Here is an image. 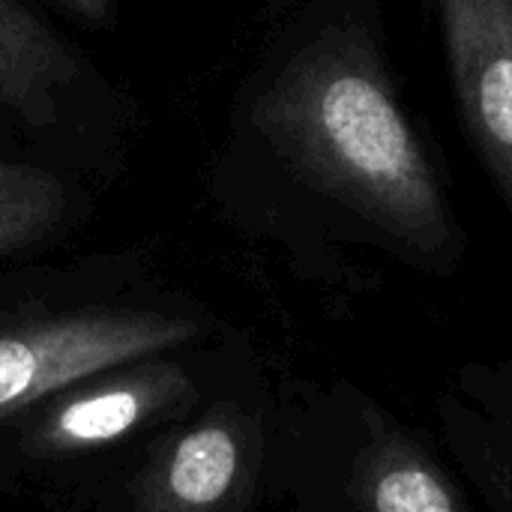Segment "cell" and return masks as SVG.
<instances>
[{"mask_svg": "<svg viewBox=\"0 0 512 512\" xmlns=\"http://www.w3.org/2000/svg\"><path fill=\"white\" fill-rule=\"evenodd\" d=\"M0 120L57 159H99L123 138L117 93L27 0H0Z\"/></svg>", "mask_w": 512, "mask_h": 512, "instance_id": "7a4b0ae2", "label": "cell"}, {"mask_svg": "<svg viewBox=\"0 0 512 512\" xmlns=\"http://www.w3.org/2000/svg\"><path fill=\"white\" fill-rule=\"evenodd\" d=\"M459 126L512 216V0H432Z\"/></svg>", "mask_w": 512, "mask_h": 512, "instance_id": "277c9868", "label": "cell"}, {"mask_svg": "<svg viewBox=\"0 0 512 512\" xmlns=\"http://www.w3.org/2000/svg\"><path fill=\"white\" fill-rule=\"evenodd\" d=\"M444 450L492 512H512V429L477 408L465 393L435 399Z\"/></svg>", "mask_w": 512, "mask_h": 512, "instance_id": "ba28073f", "label": "cell"}, {"mask_svg": "<svg viewBox=\"0 0 512 512\" xmlns=\"http://www.w3.org/2000/svg\"><path fill=\"white\" fill-rule=\"evenodd\" d=\"M54 3L87 27H111L114 6H117V0H54Z\"/></svg>", "mask_w": 512, "mask_h": 512, "instance_id": "8fae6325", "label": "cell"}, {"mask_svg": "<svg viewBox=\"0 0 512 512\" xmlns=\"http://www.w3.org/2000/svg\"><path fill=\"white\" fill-rule=\"evenodd\" d=\"M348 459V512H474L432 447L399 417L363 405Z\"/></svg>", "mask_w": 512, "mask_h": 512, "instance_id": "5b68a950", "label": "cell"}, {"mask_svg": "<svg viewBox=\"0 0 512 512\" xmlns=\"http://www.w3.org/2000/svg\"><path fill=\"white\" fill-rule=\"evenodd\" d=\"M177 390H183V378L177 375V369H147V375H132L99 393L60 405L51 420L36 429L33 447L57 453L108 444L135 429Z\"/></svg>", "mask_w": 512, "mask_h": 512, "instance_id": "8992f818", "label": "cell"}, {"mask_svg": "<svg viewBox=\"0 0 512 512\" xmlns=\"http://www.w3.org/2000/svg\"><path fill=\"white\" fill-rule=\"evenodd\" d=\"M195 333V321L150 309H78L12 324L0 330V417Z\"/></svg>", "mask_w": 512, "mask_h": 512, "instance_id": "3957f363", "label": "cell"}, {"mask_svg": "<svg viewBox=\"0 0 512 512\" xmlns=\"http://www.w3.org/2000/svg\"><path fill=\"white\" fill-rule=\"evenodd\" d=\"M78 204L81 189L60 168L0 153V261L54 240L75 222Z\"/></svg>", "mask_w": 512, "mask_h": 512, "instance_id": "52a82bcc", "label": "cell"}, {"mask_svg": "<svg viewBox=\"0 0 512 512\" xmlns=\"http://www.w3.org/2000/svg\"><path fill=\"white\" fill-rule=\"evenodd\" d=\"M462 393L512 429V357L501 363H474L459 372Z\"/></svg>", "mask_w": 512, "mask_h": 512, "instance_id": "30bf717a", "label": "cell"}, {"mask_svg": "<svg viewBox=\"0 0 512 512\" xmlns=\"http://www.w3.org/2000/svg\"><path fill=\"white\" fill-rule=\"evenodd\" d=\"M225 189L336 270L372 252L453 276L468 252L447 162L393 69L384 0L282 3L237 96Z\"/></svg>", "mask_w": 512, "mask_h": 512, "instance_id": "6da1fadb", "label": "cell"}, {"mask_svg": "<svg viewBox=\"0 0 512 512\" xmlns=\"http://www.w3.org/2000/svg\"><path fill=\"white\" fill-rule=\"evenodd\" d=\"M237 468L240 453L234 432L222 423H207L177 444L165 471V489L174 504L207 510L231 492Z\"/></svg>", "mask_w": 512, "mask_h": 512, "instance_id": "9c48e42d", "label": "cell"}]
</instances>
